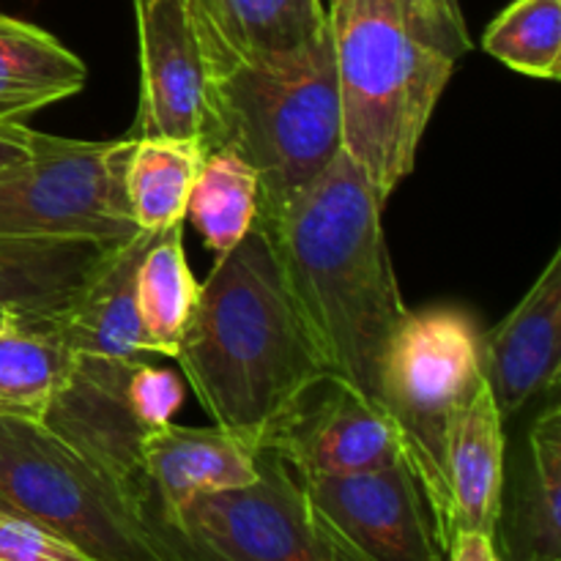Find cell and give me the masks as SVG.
<instances>
[{"instance_id":"obj_3","label":"cell","mask_w":561,"mask_h":561,"mask_svg":"<svg viewBox=\"0 0 561 561\" xmlns=\"http://www.w3.org/2000/svg\"><path fill=\"white\" fill-rule=\"evenodd\" d=\"M343 151L389 201L416 164L422 135L471 49L431 0H329Z\"/></svg>"},{"instance_id":"obj_10","label":"cell","mask_w":561,"mask_h":561,"mask_svg":"<svg viewBox=\"0 0 561 561\" xmlns=\"http://www.w3.org/2000/svg\"><path fill=\"white\" fill-rule=\"evenodd\" d=\"M140 33V113L131 137L217 146L214 75L186 0H135Z\"/></svg>"},{"instance_id":"obj_29","label":"cell","mask_w":561,"mask_h":561,"mask_svg":"<svg viewBox=\"0 0 561 561\" xmlns=\"http://www.w3.org/2000/svg\"><path fill=\"white\" fill-rule=\"evenodd\" d=\"M38 135L42 131H33L22 124H0V168L31 157L38 142Z\"/></svg>"},{"instance_id":"obj_26","label":"cell","mask_w":561,"mask_h":561,"mask_svg":"<svg viewBox=\"0 0 561 561\" xmlns=\"http://www.w3.org/2000/svg\"><path fill=\"white\" fill-rule=\"evenodd\" d=\"M129 400L137 420L153 433L173 422L175 411L184 403V383L173 370L148 365L140 356V359L131 362Z\"/></svg>"},{"instance_id":"obj_23","label":"cell","mask_w":561,"mask_h":561,"mask_svg":"<svg viewBox=\"0 0 561 561\" xmlns=\"http://www.w3.org/2000/svg\"><path fill=\"white\" fill-rule=\"evenodd\" d=\"M261 211V175L233 148L206 151L195 186H192L186 217L217 257L244 241L255 228Z\"/></svg>"},{"instance_id":"obj_4","label":"cell","mask_w":561,"mask_h":561,"mask_svg":"<svg viewBox=\"0 0 561 561\" xmlns=\"http://www.w3.org/2000/svg\"><path fill=\"white\" fill-rule=\"evenodd\" d=\"M217 146L233 148L261 175L268 217L343 151L332 38L277 66H230L214 75Z\"/></svg>"},{"instance_id":"obj_30","label":"cell","mask_w":561,"mask_h":561,"mask_svg":"<svg viewBox=\"0 0 561 561\" xmlns=\"http://www.w3.org/2000/svg\"><path fill=\"white\" fill-rule=\"evenodd\" d=\"M431 3H433V9H436L438 14H442L444 20H447L449 25L455 27V31L469 33V31H466V22H463V14H460L458 0H431Z\"/></svg>"},{"instance_id":"obj_5","label":"cell","mask_w":561,"mask_h":561,"mask_svg":"<svg viewBox=\"0 0 561 561\" xmlns=\"http://www.w3.org/2000/svg\"><path fill=\"white\" fill-rule=\"evenodd\" d=\"M0 510L93 561H184L146 510L42 420L0 416Z\"/></svg>"},{"instance_id":"obj_9","label":"cell","mask_w":561,"mask_h":561,"mask_svg":"<svg viewBox=\"0 0 561 561\" xmlns=\"http://www.w3.org/2000/svg\"><path fill=\"white\" fill-rule=\"evenodd\" d=\"M257 449L277 455L299 480L359 474L403 458L398 433L376 400L332 373L288 405Z\"/></svg>"},{"instance_id":"obj_25","label":"cell","mask_w":561,"mask_h":561,"mask_svg":"<svg viewBox=\"0 0 561 561\" xmlns=\"http://www.w3.org/2000/svg\"><path fill=\"white\" fill-rule=\"evenodd\" d=\"M499 64L557 82L561 77V0H513L482 33Z\"/></svg>"},{"instance_id":"obj_6","label":"cell","mask_w":561,"mask_h":561,"mask_svg":"<svg viewBox=\"0 0 561 561\" xmlns=\"http://www.w3.org/2000/svg\"><path fill=\"white\" fill-rule=\"evenodd\" d=\"M482 383V334L458 307L409 310L378 370L376 403L398 433L400 453L447 548V455L460 414Z\"/></svg>"},{"instance_id":"obj_13","label":"cell","mask_w":561,"mask_h":561,"mask_svg":"<svg viewBox=\"0 0 561 561\" xmlns=\"http://www.w3.org/2000/svg\"><path fill=\"white\" fill-rule=\"evenodd\" d=\"M561 250L513 307L482 337V378L504 422L524 414L537 398H553L561 383Z\"/></svg>"},{"instance_id":"obj_27","label":"cell","mask_w":561,"mask_h":561,"mask_svg":"<svg viewBox=\"0 0 561 561\" xmlns=\"http://www.w3.org/2000/svg\"><path fill=\"white\" fill-rule=\"evenodd\" d=\"M0 561H93L53 531L0 510Z\"/></svg>"},{"instance_id":"obj_22","label":"cell","mask_w":561,"mask_h":561,"mask_svg":"<svg viewBox=\"0 0 561 561\" xmlns=\"http://www.w3.org/2000/svg\"><path fill=\"white\" fill-rule=\"evenodd\" d=\"M135 294L148 354L175 359L201 296V285L186 263L181 225L153 236L137 266Z\"/></svg>"},{"instance_id":"obj_15","label":"cell","mask_w":561,"mask_h":561,"mask_svg":"<svg viewBox=\"0 0 561 561\" xmlns=\"http://www.w3.org/2000/svg\"><path fill=\"white\" fill-rule=\"evenodd\" d=\"M211 75L277 66L329 38L323 0H186Z\"/></svg>"},{"instance_id":"obj_8","label":"cell","mask_w":561,"mask_h":561,"mask_svg":"<svg viewBox=\"0 0 561 561\" xmlns=\"http://www.w3.org/2000/svg\"><path fill=\"white\" fill-rule=\"evenodd\" d=\"M173 540L186 561H365L329 529L299 477L268 449H257L252 485L195 499Z\"/></svg>"},{"instance_id":"obj_1","label":"cell","mask_w":561,"mask_h":561,"mask_svg":"<svg viewBox=\"0 0 561 561\" xmlns=\"http://www.w3.org/2000/svg\"><path fill=\"white\" fill-rule=\"evenodd\" d=\"M383 197L345 151L257 222L329 373L376 400L381 356L405 318L389 257Z\"/></svg>"},{"instance_id":"obj_12","label":"cell","mask_w":561,"mask_h":561,"mask_svg":"<svg viewBox=\"0 0 561 561\" xmlns=\"http://www.w3.org/2000/svg\"><path fill=\"white\" fill-rule=\"evenodd\" d=\"M131 362L135 359L75 356L69 373L42 414V422L82 458L113 477L148 515L142 444L151 431L131 409Z\"/></svg>"},{"instance_id":"obj_18","label":"cell","mask_w":561,"mask_h":561,"mask_svg":"<svg viewBox=\"0 0 561 561\" xmlns=\"http://www.w3.org/2000/svg\"><path fill=\"white\" fill-rule=\"evenodd\" d=\"M157 233L137 230L121 241L69 310L53 323V332L75 356L137 359L148 354L146 334L137 316V266Z\"/></svg>"},{"instance_id":"obj_21","label":"cell","mask_w":561,"mask_h":561,"mask_svg":"<svg viewBox=\"0 0 561 561\" xmlns=\"http://www.w3.org/2000/svg\"><path fill=\"white\" fill-rule=\"evenodd\" d=\"M206 148L197 140L135 137L126 159V203L137 230L162 233L184 225L186 203L195 186Z\"/></svg>"},{"instance_id":"obj_14","label":"cell","mask_w":561,"mask_h":561,"mask_svg":"<svg viewBox=\"0 0 561 561\" xmlns=\"http://www.w3.org/2000/svg\"><path fill=\"white\" fill-rule=\"evenodd\" d=\"M142 480L148 515L175 546L173 531L181 513L195 499L236 491L257 480V453L217 425L179 427L170 422L148 433L142 444Z\"/></svg>"},{"instance_id":"obj_20","label":"cell","mask_w":561,"mask_h":561,"mask_svg":"<svg viewBox=\"0 0 561 561\" xmlns=\"http://www.w3.org/2000/svg\"><path fill=\"white\" fill-rule=\"evenodd\" d=\"M85 80V64L53 33L0 11V124H22L80 93Z\"/></svg>"},{"instance_id":"obj_2","label":"cell","mask_w":561,"mask_h":561,"mask_svg":"<svg viewBox=\"0 0 561 561\" xmlns=\"http://www.w3.org/2000/svg\"><path fill=\"white\" fill-rule=\"evenodd\" d=\"M175 359L214 425L255 453L288 405L329 373L261 222L217 257Z\"/></svg>"},{"instance_id":"obj_7","label":"cell","mask_w":561,"mask_h":561,"mask_svg":"<svg viewBox=\"0 0 561 561\" xmlns=\"http://www.w3.org/2000/svg\"><path fill=\"white\" fill-rule=\"evenodd\" d=\"M126 140L38 135L31 157L0 168V236L5 239H129Z\"/></svg>"},{"instance_id":"obj_16","label":"cell","mask_w":561,"mask_h":561,"mask_svg":"<svg viewBox=\"0 0 561 561\" xmlns=\"http://www.w3.org/2000/svg\"><path fill=\"white\" fill-rule=\"evenodd\" d=\"M493 546L502 561H561L559 394L537 414L515 482L504 485Z\"/></svg>"},{"instance_id":"obj_19","label":"cell","mask_w":561,"mask_h":561,"mask_svg":"<svg viewBox=\"0 0 561 561\" xmlns=\"http://www.w3.org/2000/svg\"><path fill=\"white\" fill-rule=\"evenodd\" d=\"M504 458H507L504 420L499 416L491 389L482 378L449 442L447 546L458 531H482L493 537L499 507H502L504 477H507Z\"/></svg>"},{"instance_id":"obj_24","label":"cell","mask_w":561,"mask_h":561,"mask_svg":"<svg viewBox=\"0 0 561 561\" xmlns=\"http://www.w3.org/2000/svg\"><path fill=\"white\" fill-rule=\"evenodd\" d=\"M75 354L47 327L0 323V416L42 420Z\"/></svg>"},{"instance_id":"obj_17","label":"cell","mask_w":561,"mask_h":561,"mask_svg":"<svg viewBox=\"0 0 561 561\" xmlns=\"http://www.w3.org/2000/svg\"><path fill=\"white\" fill-rule=\"evenodd\" d=\"M121 241L0 236V323L53 327Z\"/></svg>"},{"instance_id":"obj_28","label":"cell","mask_w":561,"mask_h":561,"mask_svg":"<svg viewBox=\"0 0 561 561\" xmlns=\"http://www.w3.org/2000/svg\"><path fill=\"white\" fill-rule=\"evenodd\" d=\"M444 557L447 561H502L493 546V537L482 535V531H458L444 548Z\"/></svg>"},{"instance_id":"obj_11","label":"cell","mask_w":561,"mask_h":561,"mask_svg":"<svg viewBox=\"0 0 561 561\" xmlns=\"http://www.w3.org/2000/svg\"><path fill=\"white\" fill-rule=\"evenodd\" d=\"M312 510L365 561H442L431 507L403 458L348 477L299 480Z\"/></svg>"}]
</instances>
